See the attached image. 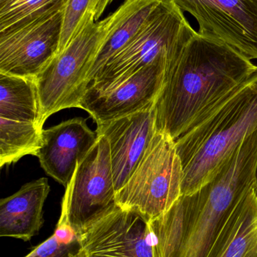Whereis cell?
<instances>
[{
  "instance_id": "cell-1",
  "label": "cell",
  "mask_w": 257,
  "mask_h": 257,
  "mask_svg": "<svg viewBox=\"0 0 257 257\" xmlns=\"http://www.w3.org/2000/svg\"><path fill=\"white\" fill-rule=\"evenodd\" d=\"M256 69L237 50L195 31L167 60L154 103L156 132L177 140Z\"/></svg>"
},
{
  "instance_id": "cell-2",
  "label": "cell",
  "mask_w": 257,
  "mask_h": 257,
  "mask_svg": "<svg viewBox=\"0 0 257 257\" xmlns=\"http://www.w3.org/2000/svg\"><path fill=\"white\" fill-rule=\"evenodd\" d=\"M257 131V69L175 140L182 196L209 182L244 139Z\"/></svg>"
},
{
  "instance_id": "cell-3",
  "label": "cell",
  "mask_w": 257,
  "mask_h": 257,
  "mask_svg": "<svg viewBox=\"0 0 257 257\" xmlns=\"http://www.w3.org/2000/svg\"><path fill=\"white\" fill-rule=\"evenodd\" d=\"M257 131L244 139L214 178L196 192L194 217L181 257H206L220 226L254 187Z\"/></svg>"
},
{
  "instance_id": "cell-4",
  "label": "cell",
  "mask_w": 257,
  "mask_h": 257,
  "mask_svg": "<svg viewBox=\"0 0 257 257\" xmlns=\"http://www.w3.org/2000/svg\"><path fill=\"white\" fill-rule=\"evenodd\" d=\"M195 31L172 0H162L123 49L95 75L83 98L106 91L155 60L170 57Z\"/></svg>"
},
{
  "instance_id": "cell-5",
  "label": "cell",
  "mask_w": 257,
  "mask_h": 257,
  "mask_svg": "<svg viewBox=\"0 0 257 257\" xmlns=\"http://www.w3.org/2000/svg\"><path fill=\"white\" fill-rule=\"evenodd\" d=\"M109 17L95 21L88 11L79 30L67 46L35 78L41 107L40 126L54 113L80 108L87 90L86 78L107 32Z\"/></svg>"
},
{
  "instance_id": "cell-6",
  "label": "cell",
  "mask_w": 257,
  "mask_h": 257,
  "mask_svg": "<svg viewBox=\"0 0 257 257\" xmlns=\"http://www.w3.org/2000/svg\"><path fill=\"white\" fill-rule=\"evenodd\" d=\"M183 177L175 141L156 132L131 178L116 192V204L150 221L167 212L182 196Z\"/></svg>"
},
{
  "instance_id": "cell-7",
  "label": "cell",
  "mask_w": 257,
  "mask_h": 257,
  "mask_svg": "<svg viewBox=\"0 0 257 257\" xmlns=\"http://www.w3.org/2000/svg\"><path fill=\"white\" fill-rule=\"evenodd\" d=\"M116 195L110 146L101 135L66 187L57 225L69 226L78 235L91 219L116 205Z\"/></svg>"
},
{
  "instance_id": "cell-8",
  "label": "cell",
  "mask_w": 257,
  "mask_h": 257,
  "mask_svg": "<svg viewBox=\"0 0 257 257\" xmlns=\"http://www.w3.org/2000/svg\"><path fill=\"white\" fill-rule=\"evenodd\" d=\"M78 236L87 257H155L148 221L117 204L91 219Z\"/></svg>"
},
{
  "instance_id": "cell-9",
  "label": "cell",
  "mask_w": 257,
  "mask_h": 257,
  "mask_svg": "<svg viewBox=\"0 0 257 257\" xmlns=\"http://www.w3.org/2000/svg\"><path fill=\"white\" fill-rule=\"evenodd\" d=\"M199 24V33L257 60V0H172Z\"/></svg>"
},
{
  "instance_id": "cell-10",
  "label": "cell",
  "mask_w": 257,
  "mask_h": 257,
  "mask_svg": "<svg viewBox=\"0 0 257 257\" xmlns=\"http://www.w3.org/2000/svg\"><path fill=\"white\" fill-rule=\"evenodd\" d=\"M63 10L0 34V73L36 78L57 55Z\"/></svg>"
},
{
  "instance_id": "cell-11",
  "label": "cell",
  "mask_w": 257,
  "mask_h": 257,
  "mask_svg": "<svg viewBox=\"0 0 257 257\" xmlns=\"http://www.w3.org/2000/svg\"><path fill=\"white\" fill-rule=\"evenodd\" d=\"M168 59L161 57L115 87L83 98L80 108L87 111L97 125H100L154 105L162 87Z\"/></svg>"
},
{
  "instance_id": "cell-12",
  "label": "cell",
  "mask_w": 257,
  "mask_h": 257,
  "mask_svg": "<svg viewBox=\"0 0 257 257\" xmlns=\"http://www.w3.org/2000/svg\"><path fill=\"white\" fill-rule=\"evenodd\" d=\"M96 133L108 141L115 187L119 191L134 173L156 133L154 105L98 125Z\"/></svg>"
},
{
  "instance_id": "cell-13",
  "label": "cell",
  "mask_w": 257,
  "mask_h": 257,
  "mask_svg": "<svg viewBox=\"0 0 257 257\" xmlns=\"http://www.w3.org/2000/svg\"><path fill=\"white\" fill-rule=\"evenodd\" d=\"M96 132L81 117L69 119L42 131V142L36 157L47 175L67 187L77 164L98 141Z\"/></svg>"
},
{
  "instance_id": "cell-14",
  "label": "cell",
  "mask_w": 257,
  "mask_h": 257,
  "mask_svg": "<svg viewBox=\"0 0 257 257\" xmlns=\"http://www.w3.org/2000/svg\"><path fill=\"white\" fill-rule=\"evenodd\" d=\"M50 191L47 178L23 186L0 201V235L28 241L43 225V207Z\"/></svg>"
},
{
  "instance_id": "cell-15",
  "label": "cell",
  "mask_w": 257,
  "mask_h": 257,
  "mask_svg": "<svg viewBox=\"0 0 257 257\" xmlns=\"http://www.w3.org/2000/svg\"><path fill=\"white\" fill-rule=\"evenodd\" d=\"M206 257H257V196L254 187L226 217Z\"/></svg>"
},
{
  "instance_id": "cell-16",
  "label": "cell",
  "mask_w": 257,
  "mask_h": 257,
  "mask_svg": "<svg viewBox=\"0 0 257 257\" xmlns=\"http://www.w3.org/2000/svg\"><path fill=\"white\" fill-rule=\"evenodd\" d=\"M162 0H125L109 16L107 32L100 44L86 78L89 85L99 71L135 36L143 23Z\"/></svg>"
},
{
  "instance_id": "cell-17",
  "label": "cell",
  "mask_w": 257,
  "mask_h": 257,
  "mask_svg": "<svg viewBox=\"0 0 257 257\" xmlns=\"http://www.w3.org/2000/svg\"><path fill=\"white\" fill-rule=\"evenodd\" d=\"M196 194L181 196L175 205L148 222L155 257H181L196 211Z\"/></svg>"
},
{
  "instance_id": "cell-18",
  "label": "cell",
  "mask_w": 257,
  "mask_h": 257,
  "mask_svg": "<svg viewBox=\"0 0 257 257\" xmlns=\"http://www.w3.org/2000/svg\"><path fill=\"white\" fill-rule=\"evenodd\" d=\"M0 117L36 123L41 127L40 102L35 78L0 73Z\"/></svg>"
},
{
  "instance_id": "cell-19",
  "label": "cell",
  "mask_w": 257,
  "mask_h": 257,
  "mask_svg": "<svg viewBox=\"0 0 257 257\" xmlns=\"http://www.w3.org/2000/svg\"><path fill=\"white\" fill-rule=\"evenodd\" d=\"M42 131L36 123L0 117V166L16 163L26 155L36 156Z\"/></svg>"
},
{
  "instance_id": "cell-20",
  "label": "cell",
  "mask_w": 257,
  "mask_h": 257,
  "mask_svg": "<svg viewBox=\"0 0 257 257\" xmlns=\"http://www.w3.org/2000/svg\"><path fill=\"white\" fill-rule=\"evenodd\" d=\"M67 0H0V34L65 9Z\"/></svg>"
},
{
  "instance_id": "cell-21",
  "label": "cell",
  "mask_w": 257,
  "mask_h": 257,
  "mask_svg": "<svg viewBox=\"0 0 257 257\" xmlns=\"http://www.w3.org/2000/svg\"><path fill=\"white\" fill-rule=\"evenodd\" d=\"M24 257H87L76 232L57 225L54 234Z\"/></svg>"
},
{
  "instance_id": "cell-22",
  "label": "cell",
  "mask_w": 257,
  "mask_h": 257,
  "mask_svg": "<svg viewBox=\"0 0 257 257\" xmlns=\"http://www.w3.org/2000/svg\"><path fill=\"white\" fill-rule=\"evenodd\" d=\"M92 0H67L63 14V28L57 54L67 46L75 33L79 30L81 21L90 11Z\"/></svg>"
},
{
  "instance_id": "cell-23",
  "label": "cell",
  "mask_w": 257,
  "mask_h": 257,
  "mask_svg": "<svg viewBox=\"0 0 257 257\" xmlns=\"http://www.w3.org/2000/svg\"><path fill=\"white\" fill-rule=\"evenodd\" d=\"M113 1V0H92L90 12L93 13L95 21H99L101 15Z\"/></svg>"
},
{
  "instance_id": "cell-24",
  "label": "cell",
  "mask_w": 257,
  "mask_h": 257,
  "mask_svg": "<svg viewBox=\"0 0 257 257\" xmlns=\"http://www.w3.org/2000/svg\"><path fill=\"white\" fill-rule=\"evenodd\" d=\"M255 191H256L257 196V164L256 167V171H255V184H254Z\"/></svg>"
}]
</instances>
